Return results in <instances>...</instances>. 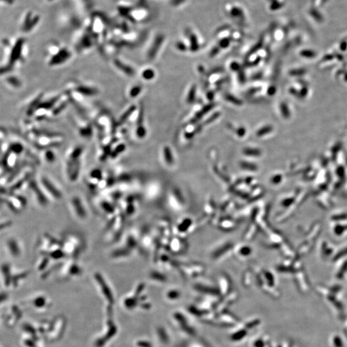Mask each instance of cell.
I'll list each match as a JSON object with an SVG mask.
<instances>
[{"mask_svg": "<svg viewBox=\"0 0 347 347\" xmlns=\"http://www.w3.org/2000/svg\"><path fill=\"white\" fill-rule=\"evenodd\" d=\"M42 183L43 184V186L45 187L46 190L48 192L51 196L54 197L55 199L57 200L60 199L62 198V192L60 191L52 181H50L46 177H44L42 179Z\"/></svg>", "mask_w": 347, "mask_h": 347, "instance_id": "6da1fadb", "label": "cell"}, {"mask_svg": "<svg viewBox=\"0 0 347 347\" xmlns=\"http://www.w3.org/2000/svg\"><path fill=\"white\" fill-rule=\"evenodd\" d=\"M72 206L77 217L83 219L86 217L87 211L80 199L77 197H73L72 200Z\"/></svg>", "mask_w": 347, "mask_h": 347, "instance_id": "7a4b0ae2", "label": "cell"}, {"mask_svg": "<svg viewBox=\"0 0 347 347\" xmlns=\"http://www.w3.org/2000/svg\"><path fill=\"white\" fill-rule=\"evenodd\" d=\"M70 56L71 53L66 48H62L55 55L52 57L51 60H50V64L51 65H59V64L63 63L66 60H68Z\"/></svg>", "mask_w": 347, "mask_h": 347, "instance_id": "3957f363", "label": "cell"}, {"mask_svg": "<svg viewBox=\"0 0 347 347\" xmlns=\"http://www.w3.org/2000/svg\"><path fill=\"white\" fill-rule=\"evenodd\" d=\"M21 42H18L17 43V45L15 46V47L13 49L12 52L11 53V57H10V60H9V65L12 66L14 65V62L16 61L17 60H18L19 57H20V55H21Z\"/></svg>", "mask_w": 347, "mask_h": 347, "instance_id": "277c9868", "label": "cell"}, {"mask_svg": "<svg viewBox=\"0 0 347 347\" xmlns=\"http://www.w3.org/2000/svg\"><path fill=\"white\" fill-rule=\"evenodd\" d=\"M114 65H115V66H116L119 69H120V70H122L124 73H127V75H129L130 76L133 75L134 71L130 66L126 65L125 64L122 63V62H120V60H116L115 61H114Z\"/></svg>", "mask_w": 347, "mask_h": 347, "instance_id": "5b68a950", "label": "cell"}, {"mask_svg": "<svg viewBox=\"0 0 347 347\" xmlns=\"http://www.w3.org/2000/svg\"><path fill=\"white\" fill-rule=\"evenodd\" d=\"M76 91L79 93L83 94V95L86 96L95 95L97 93V91L96 89L86 86H79L77 87Z\"/></svg>", "mask_w": 347, "mask_h": 347, "instance_id": "8992f818", "label": "cell"}, {"mask_svg": "<svg viewBox=\"0 0 347 347\" xmlns=\"http://www.w3.org/2000/svg\"><path fill=\"white\" fill-rule=\"evenodd\" d=\"M135 109H136V107H134V106H132V107H131L130 108L128 109V110L126 111V113H124L123 114L122 116L120 118V122L121 123H123V122H126V120L127 119H129V116L131 115V114H132L133 113L134 111H135Z\"/></svg>", "mask_w": 347, "mask_h": 347, "instance_id": "52a82bcc", "label": "cell"}, {"mask_svg": "<svg viewBox=\"0 0 347 347\" xmlns=\"http://www.w3.org/2000/svg\"><path fill=\"white\" fill-rule=\"evenodd\" d=\"M57 100H58V97L55 98V99H53L52 100H50L49 102H46L42 103L41 104H39L38 107H37V108H44V109L51 108V107L53 106V104H55V103L57 102Z\"/></svg>", "mask_w": 347, "mask_h": 347, "instance_id": "ba28073f", "label": "cell"}, {"mask_svg": "<svg viewBox=\"0 0 347 347\" xmlns=\"http://www.w3.org/2000/svg\"><path fill=\"white\" fill-rule=\"evenodd\" d=\"M125 149H126V146L124 145L123 144H120V145H118L116 149H114L112 153H111V158H116L118 155H119L120 153H122L123 151H124Z\"/></svg>", "mask_w": 347, "mask_h": 347, "instance_id": "9c48e42d", "label": "cell"}, {"mask_svg": "<svg viewBox=\"0 0 347 347\" xmlns=\"http://www.w3.org/2000/svg\"><path fill=\"white\" fill-rule=\"evenodd\" d=\"M90 177L93 180H95L97 181H100L102 179V171L99 169H95L93 170L90 174Z\"/></svg>", "mask_w": 347, "mask_h": 347, "instance_id": "30bf717a", "label": "cell"}, {"mask_svg": "<svg viewBox=\"0 0 347 347\" xmlns=\"http://www.w3.org/2000/svg\"><path fill=\"white\" fill-rule=\"evenodd\" d=\"M154 75L155 73L154 72V71L151 69H147L145 70L142 73L143 78L147 80L153 79L154 77Z\"/></svg>", "mask_w": 347, "mask_h": 347, "instance_id": "8fae6325", "label": "cell"}, {"mask_svg": "<svg viewBox=\"0 0 347 347\" xmlns=\"http://www.w3.org/2000/svg\"><path fill=\"white\" fill-rule=\"evenodd\" d=\"M141 88L140 86H135V87H133L132 89H131L130 91V93H129V95L131 97H136L138 95H139V94L141 93Z\"/></svg>", "mask_w": 347, "mask_h": 347, "instance_id": "7c38bea8", "label": "cell"}, {"mask_svg": "<svg viewBox=\"0 0 347 347\" xmlns=\"http://www.w3.org/2000/svg\"><path fill=\"white\" fill-rule=\"evenodd\" d=\"M136 134L138 137H139L140 138H143L146 135V131L145 129L143 127V126H138L136 131Z\"/></svg>", "mask_w": 347, "mask_h": 347, "instance_id": "4fadbf2b", "label": "cell"}, {"mask_svg": "<svg viewBox=\"0 0 347 347\" xmlns=\"http://www.w3.org/2000/svg\"><path fill=\"white\" fill-rule=\"evenodd\" d=\"M11 149H12V151H14V153H16L17 154H19V153H21V151L23 150V148L21 144L14 143V144L12 145L11 147Z\"/></svg>", "mask_w": 347, "mask_h": 347, "instance_id": "5bb4252c", "label": "cell"}, {"mask_svg": "<svg viewBox=\"0 0 347 347\" xmlns=\"http://www.w3.org/2000/svg\"><path fill=\"white\" fill-rule=\"evenodd\" d=\"M46 159L50 163L53 162L55 159V154H53V153L52 152V151H50V150L47 151L46 153Z\"/></svg>", "mask_w": 347, "mask_h": 347, "instance_id": "9a60e30c", "label": "cell"}, {"mask_svg": "<svg viewBox=\"0 0 347 347\" xmlns=\"http://www.w3.org/2000/svg\"><path fill=\"white\" fill-rule=\"evenodd\" d=\"M7 80L10 84L15 87H19L21 85V82H20L19 80L18 79L15 78V77H10Z\"/></svg>", "mask_w": 347, "mask_h": 347, "instance_id": "2e32d148", "label": "cell"}, {"mask_svg": "<svg viewBox=\"0 0 347 347\" xmlns=\"http://www.w3.org/2000/svg\"><path fill=\"white\" fill-rule=\"evenodd\" d=\"M164 156H165V160L167 162L171 163V160H172V158L170 157L171 152H170V149H168V147H166L165 149H164Z\"/></svg>", "mask_w": 347, "mask_h": 347, "instance_id": "e0dca14e", "label": "cell"}, {"mask_svg": "<svg viewBox=\"0 0 347 347\" xmlns=\"http://www.w3.org/2000/svg\"><path fill=\"white\" fill-rule=\"evenodd\" d=\"M12 66L9 65L7 66H5V67H3V68H0V74L9 72L10 71L12 70Z\"/></svg>", "mask_w": 347, "mask_h": 347, "instance_id": "ac0fdd59", "label": "cell"}]
</instances>
